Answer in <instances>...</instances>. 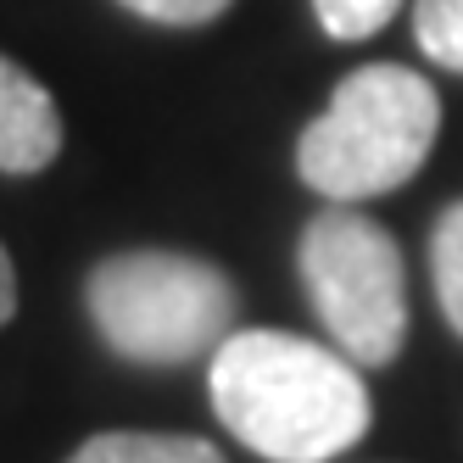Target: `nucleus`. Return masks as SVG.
Segmentation results:
<instances>
[{"instance_id":"nucleus-1","label":"nucleus","mask_w":463,"mask_h":463,"mask_svg":"<svg viewBox=\"0 0 463 463\" xmlns=\"http://www.w3.org/2000/svg\"><path fill=\"white\" fill-rule=\"evenodd\" d=\"M213 408L269 463H324L369 436V385L346 352L285 329H235L213 352Z\"/></svg>"},{"instance_id":"nucleus-2","label":"nucleus","mask_w":463,"mask_h":463,"mask_svg":"<svg viewBox=\"0 0 463 463\" xmlns=\"http://www.w3.org/2000/svg\"><path fill=\"white\" fill-rule=\"evenodd\" d=\"M436 84L402 61H369L335 84L329 107L296 140V174L329 202H369L402 190L436 146Z\"/></svg>"},{"instance_id":"nucleus-3","label":"nucleus","mask_w":463,"mask_h":463,"mask_svg":"<svg viewBox=\"0 0 463 463\" xmlns=\"http://www.w3.org/2000/svg\"><path fill=\"white\" fill-rule=\"evenodd\" d=\"M90 318L128 363H190L235 335L241 296L218 262L190 251H112L90 269Z\"/></svg>"},{"instance_id":"nucleus-4","label":"nucleus","mask_w":463,"mask_h":463,"mask_svg":"<svg viewBox=\"0 0 463 463\" xmlns=\"http://www.w3.org/2000/svg\"><path fill=\"white\" fill-rule=\"evenodd\" d=\"M307 302L357 369H385L408 341V269L391 229L352 207H329L302 229Z\"/></svg>"},{"instance_id":"nucleus-5","label":"nucleus","mask_w":463,"mask_h":463,"mask_svg":"<svg viewBox=\"0 0 463 463\" xmlns=\"http://www.w3.org/2000/svg\"><path fill=\"white\" fill-rule=\"evenodd\" d=\"M61 151V112L51 90L0 56V174H40Z\"/></svg>"},{"instance_id":"nucleus-6","label":"nucleus","mask_w":463,"mask_h":463,"mask_svg":"<svg viewBox=\"0 0 463 463\" xmlns=\"http://www.w3.org/2000/svg\"><path fill=\"white\" fill-rule=\"evenodd\" d=\"M68 463H229L202 436H151V430H107L90 436Z\"/></svg>"},{"instance_id":"nucleus-7","label":"nucleus","mask_w":463,"mask_h":463,"mask_svg":"<svg viewBox=\"0 0 463 463\" xmlns=\"http://www.w3.org/2000/svg\"><path fill=\"white\" fill-rule=\"evenodd\" d=\"M430 269H436V296L447 324L463 335V202H452L436 218V235H430Z\"/></svg>"},{"instance_id":"nucleus-8","label":"nucleus","mask_w":463,"mask_h":463,"mask_svg":"<svg viewBox=\"0 0 463 463\" xmlns=\"http://www.w3.org/2000/svg\"><path fill=\"white\" fill-rule=\"evenodd\" d=\"M413 40L447 73H463V0H413Z\"/></svg>"},{"instance_id":"nucleus-9","label":"nucleus","mask_w":463,"mask_h":463,"mask_svg":"<svg viewBox=\"0 0 463 463\" xmlns=\"http://www.w3.org/2000/svg\"><path fill=\"white\" fill-rule=\"evenodd\" d=\"M313 12H318V28L329 40L357 45V40L380 34V28L402 12V0H313Z\"/></svg>"},{"instance_id":"nucleus-10","label":"nucleus","mask_w":463,"mask_h":463,"mask_svg":"<svg viewBox=\"0 0 463 463\" xmlns=\"http://www.w3.org/2000/svg\"><path fill=\"white\" fill-rule=\"evenodd\" d=\"M118 6L146 23H162V28H202V23L223 17L235 0H118Z\"/></svg>"},{"instance_id":"nucleus-11","label":"nucleus","mask_w":463,"mask_h":463,"mask_svg":"<svg viewBox=\"0 0 463 463\" xmlns=\"http://www.w3.org/2000/svg\"><path fill=\"white\" fill-rule=\"evenodd\" d=\"M17 313V274H12V257L6 246H0V324H6Z\"/></svg>"}]
</instances>
